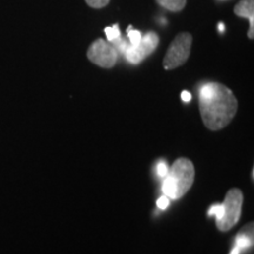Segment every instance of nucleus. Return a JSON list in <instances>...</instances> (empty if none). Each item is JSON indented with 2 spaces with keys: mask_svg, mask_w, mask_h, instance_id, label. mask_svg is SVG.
Instances as JSON below:
<instances>
[{
  "mask_svg": "<svg viewBox=\"0 0 254 254\" xmlns=\"http://www.w3.org/2000/svg\"><path fill=\"white\" fill-rule=\"evenodd\" d=\"M199 110L205 126L211 131H220L236 116L238 100L225 85L207 82L199 91Z\"/></svg>",
  "mask_w": 254,
  "mask_h": 254,
  "instance_id": "obj_1",
  "label": "nucleus"
},
{
  "mask_svg": "<svg viewBox=\"0 0 254 254\" xmlns=\"http://www.w3.org/2000/svg\"><path fill=\"white\" fill-rule=\"evenodd\" d=\"M194 165L187 158H179L174 161L164 177L163 192L170 200L183 198L194 183Z\"/></svg>",
  "mask_w": 254,
  "mask_h": 254,
  "instance_id": "obj_2",
  "label": "nucleus"
},
{
  "mask_svg": "<svg viewBox=\"0 0 254 254\" xmlns=\"http://www.w3.org/2000/svg\"><path fill=\"white\" fill-rule=\"evenodd\" d=\"M243 192L239 189H231L225 196L222 202L224 214L220 220L215 221L219 231L227 232L233 228L241 217V207H243Z\"/></svg>",
  "mask_w": 254,
  "mask_h": 254,
  "instance_id": "obj_3",
  "label": "nucleus"
},
{
  "mask_svg": "<svg viewBox=\"0 0 254 254\" xmlns=\"http://www.w3.org/2000/svg\"><path fill=\"white\" fill-rule=\"evenodd\" d=\"M193 38L190 33L184 32L174 38L165 55L163 65L165 69H174L184 65L190 55Z\"/></svg>",
  "mask_w": 254,
  "mask_h": 254,
  "instance_id": "obj_4",
  "label": "nucleus"
},
{
  "mask_svg": "<svg viewBox=\"0 0 254 254\" xmlns=\"http://www.w3.org/2000/svg\"><path fill=\"white\" fill-rule=\"evenodd\" d=\"M87 58L100 67L112 68L118 60V51L114 49L112 44L99 38L88 47Z\"/></svg>",
  "mask_w": 254,
  "mask_h": 254,
  "instance_id": "obj_5",
  "label": "nucleus"
},
{
  "mask_svg": "<svg viewBox=\"0 0 254 254\" xmlns=\"http://www.w3.org/2000/svg\"><path fill=\"white\" fill-rule=\"evenodd\" d=\"M159 44V37L154 32H148L144 37H141L140 43L138 45L133 46L128 44L126 50L124 51V55L128 63L131 64H139L142 62L146 57H148L151 53L154 52Z\"/></svg>",
  "mask_w": 254,
  "mask_h": 254,
  "instance_id": "obj_6",
  "label": "nucleus"
},
{
  "mask_svg": "<svg viewBox=\"0 0 254 254\" xmlns=\"http://www.w3.org/2000/svg\"><path fill=\"white\" fill-rule=\"evenodd\" d=\"M234 13L238 17L246 18L250 21V31L247 33L250 39H253L254 32V0H241L234 7Z\"/></svg>",
  "mask_w": 254,
  "mask_h": 254,
  "instance_id": "obj_7",
  "label": "nucleus"
},
{
  "mask_svg": "<svg viewBox=\"0 0 254 254\" xmlns=\"http://www.w3.org/2000/svg\"><path fill=\"white\" fill-rule=\"evenodd\" d=\"M234 246L239 249L240 253L250 250L253 246V222H250L246 226H244L243 230L237 234Z\"/></svg>",
  "mask_w": 254,
  "mask_h": 254,
  "instance_id": "obj_8",
  "label": "nucleus"
},
{
  "mask_svg": "<svg viewBox=\"0 0 254 254\" xmlns=\"http://www.w3.org/2000/svg\"><path fill=\"white\" fill-rule=\"evenodd\" d=\"M161 7L171 12H179L185 7L186 0H155Z\"/></svg>",
  "mask_w": 254,
  "mask_h": 254,
  "instance_id": "obj_9",
  "label": "nucleus"
},
{
  "mask_svg": "<svg viewBox=\"0 0 254 254\" xmlns=\"http://www.w3.org/2000/svg\"><path fill=\"white\" fill-rule=\"evenodd\" d=\"M127 36H128V39H129V44L133 46L138 45L139 43H140L141 40V33L139 31L136 30H132V26L128 27V32H127Z\"/></svg>",
  "mask_w": 254,
  "mask_h": 254,
  "instance_id": "obj_10",
  "label": "nucleus"
},
{
  "mask_svg": "<svg viewBox=\"0 0 254 254\" xmlns=\"http://www.w3.org/2000/svg\"><path fill=\"white\" fill-rule=\"evenodd\" d=\"M105 33H106L107 39H109L110 43H112V41L120 38V31L118 25H114L112 27H106L105 28Z\"/></svg>",
  "mask_w": 254,
  "mask_h": 254,
  "instance_id": "obj_11",
  "label": "nucleus"
},
{
  "mask_svg": "<svg viewBox=\"0 0 254 254\" xmlns=\"http://www.w3.org/2000/svg\"><path fill=\"white\" fill-rule=\"evenodd\" d=\"M86 4L90 6V7L93 8H103L110 2V0H85Z\"/></svg>",
  "mask_w": 254,
  "mask_h": 254,
  "instance_id": "obj_12",
  "label": "nucleus"
},
{
  "mask_svg": "<svg viewBox=\"0 0 254 254\" xmlns=\"http://www.w3.org/2000/svg\"><path fill=\"white\" fill-rule=\"evenodd\" d=\"M167 172H168V166H167V164L164 163V161H161V163H159L158 166H157V173H158V176L160 177V178H164V177L167 174Z\"/></svg>",
  "mask_w": 254,
  "mask_h": 254,
  "instance_id": "obj_13",
  "label": "nucleus"
},
{
  "mask_svg": "<svg viewBox=\"0 0 254 254\" xmlns=\"http://www.w3.org/2000/svg\"><path fill=\"white\" fill-rule=\"evenodd\" d=\"M168 205H170V199L167 198L166 195H163L160 196V198L158 199L157 201V206L160 209H166L168 207Z\"/></svg>",
  "mask_w": 254,
  "mask_h": 254,
  "instance_id": "obj_14",
  "label": "nucleus"
},
{
  "mask_svg": "<svg viewBox=\"0 0 254 254\" xmlns=\"http://www.w3.org/2000/svg\"><path fill=\"white\" fill-rule=\"evenodd\" d=\"M182 99H183V101H185V103H190V99H192V94H190L189 91H183L182 92Z\"/></svg>",
  "mask_w": 254,
  "mask_h": 254,
  "instance_id": "obj_15",
  "label": "nucleus"
},
{
  "mask_svg": "<svg viewBox=\"0 0 254 254\" xmlns=\"http://www.w3.org/2000/svg\"><path fill=\"white\" fill-rule=\"evenodd\" d=\"M230 254H241V253H240V251H239V249H238V247L233 246V249H232Z\"/></svg>",
  "mask_w": 254,
  "mask_h": 254,
  "instance_id": "obj_16",
  "label": "nucleus"
},
{
  "mask_svg": "<svg viewBox=\"0 0 254 254\" xmlns=\"http://www.w3.org/2000/svg\"><path fill=\"white\" fill-rule=\"evenodd\" d=\"M224 30H225V25L224 24H219V31L224 32Z\"/></svg>",
  "mask_w": 254,
  "mask_h": 254,
  "instance_id": "obj_17",
  "label": "nucleus"
}]
</instances>
